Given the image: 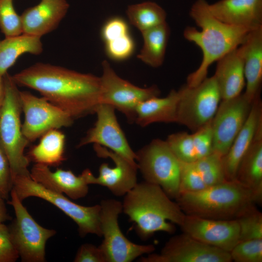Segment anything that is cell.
Here are the masks:
<instances>
[{"mask_svg":"<svg viewBox=\"0 0 262 262\" xmlns=\"http://www.w3.org/2000/svg\"><path fill=\"white\" fill-rule=\"evenodd\" d=\"M17 85L38 91L73 119L95 114L100 103V77L38 63L12 76Z\"/></svg>","mask_w":262,"mask_h":262,"instance_id":"cell-1","label":"cell"},{"mask_svg":"<svg viewBox=\"0 0 262 262\" xmlns=\"http://www.w3.org/2000/svg\"><path fill=\"white\" fill-rule=\"evenodd\" d=\"M190 15L201 30L187 27L183 36L200 49L203 56L198 67L187 78L186 85L195 87L207 78L208 69L213 63L240 46L254 29L220 21L212 14L206 0H196L190 9Z\"/></svg>","mask_w":262,"mask_h":262,"instance_id":"cell-2","label":"cell"},{"mask_svg":"<svg viewBox=\"0 0 262 262\" xmlns=\"http://www.w3.org/2000/svg\"><path fill=\"white\" fill-rule=\"evenodd\" d=\"M124 196L122 212L135 224V230L142 240L155 233L172 234L176 224H182L185 214L162 188L146 181L138 183Z\"/></svg>","mask_w":262,"mask_h":262,"instance_id":"cell-3","label":"cell"},{"mask_svg":"<svg viewBox=\"0 0 262 262\" xmlns=\"http://www.w3.org/2000/svg\"><path fill=\"white\" fill-rule=\"evenodd\" d=\"M175 200L185 214L217 220L236 219L256 204L252 193L236 180L180 193Z\"/></svg>","mask_w":262,"mask_h":262,"instance_id":"cell-4","label":"cell"},{"mask_svg":"<svg viewBox=\"0 0 262 262\" xmlns=\"http://www.w3.org/2000/svg\"><path fill=\"white\" fill-rule=\"evenodd\" d=\"M5 97L0 108V146L9 161L13 179L30 174V161L24 154L29 142L22 131L20 91L7 72L3 76Z\"/></svg>","mask_w":262,"mask_h":262,"instance_id":"cell-5","label":"cell"},{"mask_svg":"<svg viewBox=\"0 0 262 262\" xmlns=\"http://www.w3.org/2000/svg\"><path fill=\"white\" fill-rule=\"evenodd\" d=\"M13 189L22 201L34 196L55 206L76 223L81 237L88 234L102 237L100 204L84 206L75 203L63 194L49 190L35 182L31 178L30 173L16 176L13 179Z\"/></svg>","mask_w":262,"mask_h":262,"instance_id":"cell-6","label":"cell"},{"mask_svg":"<svg viewBox=\"0 0 262 262\" xmlns=\"http://www.w3.org/2000/svg\"><path fill=\"white\" fill-rule=\"evenodd\" d=\"M136 154L138 169L144 180L160 186L175 199L179 193L180 161L166 141L153 139Z\"/></svg>","mask_w":262,"mask_h":262,"instance_id":"cell-7","label":"cell"},{"mask_svg":"<svg viewBox=\"0 0 262 262\" xmlns=\"http://www.w3.org/2000/svg\"><path fill=\"white\" fill-rule=\"evenodd\" d=\"M100 228L103 240L99 246L107 262H131L142 255L153 252L152 245H139L129 240L122 233L118 222L122 204L114 199L100 202Z\"/></svg>","mask_w":262,"mask_h":262,"instance_id":"cell-8","label":"cell"},{"mask_svg":"<svg viewBox=\"0 0 262 262\" xmlns=\"http://www.w3.org/2000/svg\"><path fill=\"white\" fill-rule=\"evenodd\" d=\"M179 90L176 123L194 132L212 120L221 100L213 75L195 87L186 84Z\"/></svg>","mask_w":262,"mask_h":262,"instance_id":"cell-9","label":"cell"},{"mask_svg":"<svg viewBox=\"0 0 262 262\" xmlns=\"http://www.w3.org/2000/svg\"><path fill=\"white\" fill-rule=\"evenodd\" d=\"M11 200L16 218L9 228L14 244L19 257L24 262L46 261V244L53 236L55 230L45 228L38 224L23 206L12 189Z\"/></svg>","mask_w":262,"mask_h":262,"instance_id":"cell-10","label":"cell"},{"mask_svg":"<svg viewBox=\"0 0 262 262\" xmlns=\"http://www.w3.org/2000/svg\"><path fill=\"white\" fill-rule=\"evenodd\" d=\"M102 66L100 103L113 106L124 114L129 122L134 123L137 106L145 100L158 97L159 89L156 85L141 88L133 85L118 76L106 61L102 62Z\"/></svg>","mask_w":262,"mask_h":262,"instance_id":"cell-11","label":"cell"},{"mask_svg":"<svg viewBox=\"0 0 262 262\" xmlns=\"http://www.w3.org/2000/svg\"><path fill=\"white\" fill-rule=\"evenodd\" d=\"M20 98L24 114L22 131L29 142L50 130L68 127L73 123L74 119L68 114L43 97L20 91Z\"/></svg>","mask_w":262,"mask_h":262,"instance_id":"cell-12","label":"cell"},{"mask_svg":"<svg viewBox=\"0 0 262 262\" xmlns=\"http://www.w3.org/2000/svg\"><path fill=\"white\" fill-rule=\"evenodd\" d=\"M141 262H230V253L183 233L171 237L159 253H150Z\"/></svg>","mask_w":262,"mask_h":262,"instance_id":"cell-13","label":"cell"},{"mask_svg":"<svg viewBox=\"0 0 262 262\" xmlns=\"http://www.w3.org/2000/svg\"><path fill=\"white\" fill-rule=\"evenodd\" d=\"M252 103L243 94L221 100L212 120L213 152L222 157L228 152L246 121Z\"/></svg>","mask_w":262,"mask_h":262,"instance_id":"cell-14","label":"cell"},{"mask_svg":"<svg viewBox=\"0 0 262 262\" xmlns=\"http://www.w3.org/2000/svg\"><path fill=\"white\" fill-rule=\"evenodd\" d=\"M112 106L100 103L95 114L94 126L82 138L78 147L89 144H98L122 156L131 163L137 164L136 152L131 149L116 117Z\"/></svg>","mask_w":262,"mask_h":262,"instance_id":"cell-15","label":"cell"},{"mask_svg":"<svg viewBox=\"0 0 262 262\" xmlns=\"http://www.w3.org/2000/svg\"><path fill=\"white\" fill-rule=\"evenodd\" d=\"M180 227L183 232L198 241L229 253L240 242L236 219L217 220L185 214Z\"/></svg>","mask_w":262,"mask_h":262,"instance_id":"cell-16","label":"cell"},{"mask_svg":"<svg viewBox=\"0 0 262 262\" xmlns=\"http://www.w3.org/2000/svg\"><path fill=\"white\" fill-rule=\"evenodd\" d=\"M94 149L98 157L110 158L115 166L111 167L108 164L102 163L99 168L98 176L96 177L93 174L90 177V184L106 187L117 196H125L137 183V164L99 145L94 144Z\"/></svg>","mask_w":262,"mask_h":262,"instance_id":"cell-17","label":"cell"},{"mask_svg":"<svg viewBox=\"0 0 262 262\" xmlns=\"http://www.w3.org/2000/svg\"><path fill=\"white\" fill-rule=\"evenodd\" d=\"M30 173L34 181L45 188L66 194L74 200L83 198L87 195L90 178L93 175L88 168L79 176H76L71 170L60 168L52 172L48 166L40 164H35Z\"/></svg>","mask_w":262,"mask_h":262,"instance_id":"cell-18","label":"cell"},{"mask_svg":"<svg viewBox=\"0 0 262 262\" xmlns=\"http://www.w3.org/2000/svg\"><path fill=\"white\" fill-rule=\"evenodd\" d=\"M68 8L66 0H41L20 16L23 33L41 38L50 33L58 26Z\"/></svg>","mask_w":262,"mask_h":262,"instance_id":"cell-19","label":"cell"},{"mask_svg":"<svg viewBox=\"0 0 262 262\" xmlns=\"http://www.w3.org/2000/svg\"><path fill=\"white\" fill-rule=\"evenodd\" d=\"M262 120V104L259 95L253 101L250 112L242 128L228 152L222 157L226 180H235L239 165L252 144L258 124Z\"/></svg>","mask_w":262,"mask_h":262,"instance_id":"cell-20","label":"cell"},{"mask_svg":"<svg viewBox=\"0 0 262 262\" xmlns=\"http://www.w3.org/2000/svg\"><path fill=\"white\" fill-rule=\"evenodd\" d=\"M209 8L226 24L252 29L262 26V0H220L209 4Z\"/></svg>","mask_w":262,"mask_h":262,"instance_id":"cell-21","label":"cell"},{"mask_svg":"<svg viewBox=\"0 0 262 262\" xmlns=\"http://www.w3.org/2000/svg\"><path fill=\"white\" fill-rule=\"evenodd\" d=\"M239 48L246 81L243 94L248 101L253 102L260 95L262 82V26L251 31Z\"/></svg>","mask_w":262,"mask_h":262,"instance_id":"cell-22","label":"cell"},{"mask_svg":"<svg viewBox=\"0 0 262 262\" xmlns=\"http://www.w3.org/2000/svg\"><path fill=\"white\" fill-rule=\"evenodd\" d=\"M235 180L249 189L256 204L262 201V121L257 127L254 140L242 159Z\"/></svg>","mask_w":262,"mask_h":262,"instance_id":"cell-23","label":"cell"},{"mask_svg":"<svg viewBox=\"0 0 262 262\" xmlns=\"http://www.w3.org/2000/svg\"><path fill=\"white\" fill-rule=\"evenodd\" d=\"M214 76L221 100L241 94L245 85L244 65L239 46L231 50L217 61Z\"/></svg>","mask_w":262,"mask_h":262,"instance_id":"cell-24","label":"cell"},{"mask_svg":"<svg viewBox=\"0 0 262 262\" xmlns=\"http://www.w3.org/2000/svg\"><path fill=\"white\" fill-rule=\"evenodd\" d=\"M179 90H172L164 98L153 97L140 103L135 110L134 123L144 127L157 122L176 123Z\"/></svg>","mask_w":262,"mask_h":262,"instance_id":"cell-25","label":"cell"},{"mask_svg":"<svg viewBox=\"0 0 262 262\" xmlns=\"http://www.w3.org/2000/svg\"><path fill=\"white\" fill-rule=\"evenodd\" d=\"M42 50L41 38L38 37L22 33L0 40V75H5L22 54L38 55Z\"/></svg>","mask_w":262,"mask_h":262,"instance_id":"cell-26","label":"cell"},{"mask_svg":"<svg viewBox=\"0 0 262 262\" xmlns=\"http://www.w3.org/2000/svg\"><path fill=\"white\" fill-rule=\"evenodd\" d=\"M39 143L33 147L27 157L30 161L49 166H58L66 160L65 135L58 129L43 134Z\"/></svg>","mask_w":262,"mask_h":262,"instance_id":"cell-27","label":"cell"},{"mask_svg":"<svg viewBox=\"0 0 262 262\" xmlns=\"http://www.w3.org/2000/svg\"><path fill=\"white\" fill-rule=\"evenodd\" d=\"M142 33L143 47L137 57L153 67L161 66L164 62L170 29L166 22Z\"/></svg>","mask_w":262,"mask_h":262,"instance_id":"cell-28","label":"cell"},{"mask_svg":"<svg viewBox=\"0 0 262 262\" xmlns=\"http://www.w3.org/2000/svg\"><path fill=\"white\" fill-rule=\"evenodd\" d=\"M126 14L130 23L141 33L166 22L165 10L154 2L146 1L129 5Z\"/></svg>","mask_w":262,"mask_h":262,"instance_id":"cell-29","label":"cell"},{"mask_svg":"<svg viewBox=\"0 0 262 262\" xmlns=\"http://www.w3.org/2000/svg\"><path fill=\"white\" fill-rule=\"evenodd\" d=\"M222 157L218 153L213 152L193 163L207 187L227 181Z\"/></svg>","mask_w":262,"mask_h":262,"instance_id":"cell-30","label":"cell"},{"mask_svg":"<svg viewBox=\"0 0 262 262\" xmlns=\"http://www.w3.org/2000/svg\"><path fill=\"white\" fill-rule=\"evenodd\" d=\"M239 227L240 242L262 239V213L253 204L236 219Z\"/></svg>","mask_w":262,"mask_h":262,"instance_id":"cell-31","label":"cell"},{"mask_svg":"<svg viewBox=\"0 0 262 262\" xmlns=\"http://www.w3.org/2000/svg\"><path fill=\"white\" fill-rule=\"evenodd\" d=\"M165 141L179 161L193 163L197 160L192 134L184 131L174 133Z\"/></svg>","mask_w":262,"mask_h":262,"instance_id":"cell-32","label":"cell"},{"mask_svg":"<svg viewBox=\"0 0 262 262\" xmlns=\"http://www.w3.org/2000/svg\"><path fill=\"white\" fill-rule=\"evenodd\" d=\"M0 29L5 37L23 33L21 16L16 12L13 0H0Z\"/></svg>","mask_w":262,"mask_h":262,"instance_id":"cell-33","label":"cell"},{"mask_svg":"<svg viewBox=\"0 0 262 262\" xmlns=\"http://www.w3.org/2000/svg\"><path fill=\"white\" fill-rule=\"evenodd\" d=\"M230 254L235 262H262V239L239 242Z\"/></svg>","mask_w":262,"mask_h":262,"instance_id":"cell-34","label":"cell"},{"mask_svg":"<svg viewBox=\"0 0 262 262\" xmlns=\"http://www.w3.org/2000/svg\"><path fill=\"white\" fill-rule=\"evenodd\" d=\"M180 165L179 193L199 191L207 187L193 163L180 161Z\"/></svg>","mask_w":262,"mask_h":262,"instance_id":"cell-35","label":"cell"},{"mask_svg":"<svg viewBox=\"0 0 262 262\" xmlns=\"http://www.w3.org/2000/svg\"><path fill=\"white\" fill-rule=\"evenodd\" d=\"M105 43L106 52L115 60H123L133 53L134 43L130 34L118 37Z\"/></svg>","mask_w":262,"mask_h":262,"instance_id":"cell-36","label":"cell"},{"mask_svg":"<svg viewBox=\"0 0 262 262\" xmlns=\"http://www.w3.org/2000/svg\"><path fill=\"white\" fill-rule=\"evenodd\" d=\"M192 135L197 160L213 152L212 120L193 132Z\"/></svg>","mask_w":262,"mask_h":262,"instance_id":"cell-37","label":"cell"},{"mask_svg":"<svg viewBox=\"0 0 262 262\" xmlns=\"http://www.w3.org/2000/svg\"><path fill=\"white\" fill-rule=\"evenodd\" d=\"M19 258L9 228L0 223V262H15Z\"/></svg>","mask_w":262,"mask_h":262,"instance_id":"cell-38","label":"cell"},{"mask_svg":"<svg viewBox=\"0 0 262 262\" xmlns=\"http://www.w3.org/2000/svg\"><path fill=\"white\" fill-rule=\"evenodd\" d=\"M13 187V179L10 165L0 146V197L8 199Z\"/></svg>","mask_w":262,"mask_h":262,"instance_id":"cell-39","label":"cell"},{"mask_svg":"<svg viewBox=\"0 0 262 262\" xmlns=\"http://www.w3.org/2000/svg\"><path fill=\"white\" fill-rule=\"evenodd\" d=\"M129 33L126 22L119 17H113L107 21L101 30L105 43Z\"/></svg>","mask_w":262,"mask_h":262,"instance_id":"cell-40","label":"cell"},{"mask_svg":"<svg viewBox=\"0 0 262 262\" xmlns=\"http://www.w3.org/2000/svg\"><path fill=\"white\" fill-rule=\"evenodd\" d=\"M75 262H107L105 256L99 246L86 243L81 246L75 258Z\"/></svg>","mask_w":262,"mask_h":262,"instance_id":"cell-41","label":"cell"},{"mask_svg":"<svg viewBox=\"0 0 262 262\" xmlns=\"http://www.w3.org/2000/svg\"><path fill=\"white\" fill-rule=\"evenodd\" d=\"M10 217L8 215L6 205L4 203V199L0 197V223L10 219Z\"/></svg>","mask_w":262,"mask_h":262,"instance_id":"cell-42","label":"cell"},{"mask_svg":"<svg viewBox=\"0 0 262 262\" xmlns=\"http://www.w3.org/2000/svg\"><path fill=\"white\" fill-rule=\"evenodd\" d=\"M5 97V86L3 76L0 75V108Z\"/></svg>","mask_w":262,"mask_h":262,"instance_id":"cell-43","label":"cell"}]
</instances>
